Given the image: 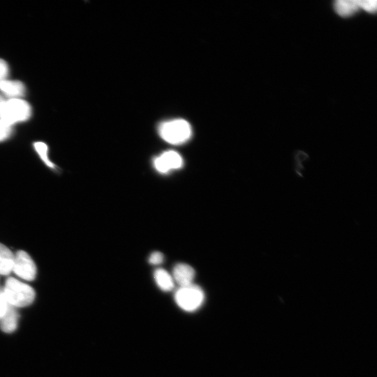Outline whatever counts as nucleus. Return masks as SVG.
<instances>
[{"label":"nucleus","instance_id":"f257e3e1","mask_svg":"<svg viewBox=\"0 0 377 377\" xmlns=\"http://www.w3.org/2000/svg\"><path fill=\"white\" fill-rule=\"evenodd\" d=\"M3 290L9 304L16 308L29 306L35 299L34 290L14 277L8 279Z\"/></svg>","mask_w":377,"mask_h":377},{"label":"nucleus","instance_id":"f03ea898","mask_svg":"<svg viewBox=\"0 0 377 377\" xmlns=\"http://www.w3.org/2000/svg\"><path fill=\"white\" fill-rule=\"evenodd\" d=\"M159 133L166 142L180 145L191 138L193 130L187 121L177 119L163 122L159 127Z\"/></svg>","mask_w":377,"mask_h":377},{"label":"nucleus","instance_id":"7ed1b4c3","mask_svg":"<svg viewBox=\"0 0 377 377\" xmlns=\"http://www.w3.org/2000/svg\"><path fill=\"white\" fill-rule=\"evenodd\" d=\"M31 115V106L22 99L5 100L0 106V120L11 126L27 121Z\"/></svg>","mask_w":377,"mask_h":377},{"label":"nucleus","instance_id":"20e7f679","mask_svg":"<svg viewBox=\"0 0 377 377\" xmlns=\"http://www.w3.org/2000/svg\"><path fill=\"white\" fill-rule=\"evenodd\" d=\"M177 305L186 312H195L202 307L205 300L204 291L191 285L180 288L175 294Z\"/></svg>","mask_w":377,"mask_h":377},{"label":"nucleus","instance_id":"39448f33","mask_svg":"<svg viewBox=\"0 0 377 377\" xmlns=\"http://www.w3.org/2000/svg\"><path fill=\"white\" fill-rule=\"evenodd\" d=\"M19 277L32 281L36 275V267L30 256L24 251H19L14 255L13 271Z\"/></svg>","mask_w":377,"mask_h":377},{"label":"nucleus","instance_id":"423d86ee","mask_svg":"<svg viewBox=\"0 0 377 377\" xmlns=\"http://www.w3.org/2000/svg\"><path fill=\"white\" fill-rule=\"evenodd\" d=\"M156 170L161 173H167L171 171L181 169L183 160L180 154L175 151H166L154 160Z\"/></svg>","mask_w":377,"mask_h":377},{"label":"nucleus","instance_id":"0eeeda50","mask_svg":"<svg viewBox=\"0 0 377 377\" xmlns=\"http://www.w3.org/2000/svg\"><path fill=\"white\" fill-rule=\"evenodd\" d=\"M196 273L195 269L185 263L177 264L173 270V279L180 287H185L193 284Z\"/></svg>","mask_w":377,"mask_h":377},{"label":"nucleus","instance_id":"6e6552de","mask_svg":"<svg viewBox=\"0 0 377 377\" xmlns=\"http://www.w3.org/2000/svg\"><path fill=\"white\" fill-rule=\"evenodd\" d=\"M0 91L10 99H21L25 94V86L19 80H3L0 81Z\"/></svg>","mask_w":377,"mask_h":377},{"label":"nucleus","instance_id":"1a4fd4ad","mask_svg":"<svg viewBox=\"0 0 377 377\" xmlns=\"http://www.w3.org/2000/svg\"><path fill=\"white\" fill-rule=\"evenodd\" d=\"M19 319L17 308L10 305L6 314L0 319V328L6 334L14 333L17 329Z\"/></svg>","mask_w":377,"mask_h":377},{"label":"nucleus","instance_id":"9d476101","mask_svg":"<svg viewBox=\"0 0 377 377\" xmlns=\"http://www.w3.org/2000/svg\"><path fill=\"white\" fill-rule=\"evenodd\" d=\"M14 255L6 246L0 244V274L8 275L13 271Z\"/></svg>","mask_w":377,"mask_h":377},{"label":"nucleus","instance_id":"9b49d317","mask_svg":"<svg viewBox=\"0 0 377 377\" xmlns=\"http://www.w3.org/2000/svg\"><path fill=\"white\" fill-rule=\"evenodd\" d=\"M360 9L358 0H338L335 4L336 12L343 17H348Z\"/></svg>","mask_w":377,"mask_h":377},{"label":"nucleus","instance_id":"f8f14e48","mask_svg":"<svg viewBox=\"0 0 377 377\" xmlns=\"http://www.w3.org/2000/svg\"><path fill=\"white\" fill-rule=\"evenodd\" d=\"M158 286L164 292H170L174 288L173 277L164 269H158L154 273Z\"/></svg>","mask_w":377,"mask_h":377},{"label":"nucleus","instance_id":"ddd939ff","mask_svg":"<svg viewBox=\"0 0 377 377\" xmlns=\"http://www.w3.org/2000/svg\"><path fill=\"white\" fill-rule=\"evenodd\" d=\"M34 147L37 152L38 155L41 158V160L48 166L54 168V164L52 162L49 158V148L43 142H36L34 144Z\"/></svg>","mask_w":377,"mask_h":377},{"label":"nucleus","instance_id":"4468645a","mask_svg":"<svg viewBox=\"0 0 377 377\" xmlns=\"http://www.w3.org/2000/svg\"><path fill=\"white\" fill-rule=\"evenodd\" d=\"M12 132V126L0 120V142L9 138Z\"/></svg>","mask_w":377,"mask_h":377},{"label":"nucleus","instance_id":"2eb2a0df","mask_svg":"<svg viewBox=\"0 0 377 377\" xmlns=\"http://www.w3.org/2000/svg\"><path fill=\"white\" fill-rule=\"evenodd\" d=\"M360 8L369 13H374L376 11L377 2L376 0H358Z\"/></svg>","mask_w":377,"mask_h":377},{"label":"nucleus","instance_id":"dca6fc26","mask_svg":"<svg viewBox=\"0 0 377 377\" xmlns=\"http://www.w3.org/2000/svg\"><path fill=\"white\" fill-rule=\"evenodd\" d=\"M10 306V305L5 296L3 290H0V319L3 318L6 314Z\"/></svg>","mask_w":377,"mask_h":377},{"label":"nucleus","instance_id":"f3484780","mask_svg":"<svg viewBox=\"0 0 377 377\" xmlns=\"http://www.w3.org/2000/svg\"><path fill=\"white\" fill-rule=\"evenodd\" d=\"M9 74V66L3 59H0V81L7 79Z\"/></svg>","mask_w":377,"mask_h":377},{"label":"nucleus","instance_id":"a211bd4d","mask_svg":"<svg viewBox=\"0 0 377 377\" xmlns=\"http://www.w3.org/2000/svg\"><path fill=\"white\" fill-rule=\"evenodd\" d=\"M164 259V257L162 253L160 252H153L149 258L150 263L153 265H160L161 264Z\"/></svg>","mask_w":377,"mask_h":377},{"label":"nucleus","instance_id":"6ab92c4d","mask_svg":"<svg viewBox=\"0 0 377 377\" xmlns=\"http://www.w3.org/2000/svg\"><path fill=\"white\" fill-rule=\"evenodd\" d=\"M5 100L2 94H0V106L4 103Z\"/></svg>","mask_w":377,"mask_h":377}]
</instances>
